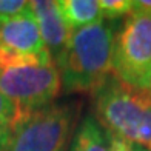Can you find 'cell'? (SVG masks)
<instances>
[{
  "label": "cell",
  "mask_w": 151,
  "mask_h": 151,
  "mask_svg": "<svg viewBox=\"0 0 151 151\" xmlns=\"http://www.w3.org/2000/svg\"><path fill=\"white\" fill-rule=\"evenodd\" d=\"M114 34L113 20L105 19L71 34L54 60L65 93L93 94L111 76Z\"/></svg>",
  "instance_id": "1"
},
{
  "label": "cell",
  "mask_w": 151,
  "mask_h": 151,
  "mask_svg": "<svg viewBox=\"0 0 151 151\" xmlns=\"http://www.w3.org/2000/svg\"><path fill=\"white\" fill-rule=\"evenodd\" d=\"M93 104L94 117L109 136L151 151V91L111 74L93 93Z\"/></svg>",
  "instance_id": "2"
},
{
  "label": "cell",
  "mask_w": 151,
  "mask_h": 151,
  "mask_svg": "<svg viewBox=\"0 0 151 151\" xmlns=\"http://www.w3.org/2000/svg\"><path fill=\"white\" fill-rule=\"evenodd\" d=\"M111 74L137 90H151V16L131 11L114 34Z\"/></svg>",
  "instance_id": "3"
},
{
  "label": "cell",
  "mask_w": 151,
  "mask_h": 151,
  "mask_svg": "<svg viewBox=\"0 0 151 151\" xmlns=\"http://www.w3.org/2000/svg\"><path fill=\"white\" fill-rule=\"evenodd\" d=\"M80 109L79 102L48 105L16 129L6 151H70Z\"/></svg>",
  "instance_id": "4"
},
{
  "label": "cell",
  "mask_w": 151,
  "mask_h": 151,
  "mask_svg": "<svg viewBox=\"0 0 151 151\" xmlns=\"http://www.w3.org/2000/svg\"><path fill=\"white\" fill-rule=\"evenodd\" d=\"M62 90L56 63L0 71V91L16 109L17 128L54 100Z\"/></svg>",
  "instance_id": "5"
},
{
  "label": "cell",
  "mask_w": 151,
  "mask_h": 151,
  "mask_svg": "<svg viewBox=\"0 0 151 151\" xmlns=\"http://www.w3.org/2000/svg\"><path fill=\"white\" fill-rule=\"evenodd\" d=\"M0 46L22 54H50L40 36L31 5L25 12L0 23Z\"/></svg>",
  "instance_id": "6"
},
{
  "label": "cell",
  "mask_w": 151,
  "mask_h": 151,
  "mask_svg": "<svg viewBox=\"0 0 151 151\" xmlns=\"http://www.w3.org/2000/svg\"><path fill=\"white\" fill-rule=\"evenodd\" d=\"M29 5L32 14L36 17V22L39 25V31L43 43L46 50L50 51L52 60H56V57L66 46L73 32L65 23L63 17H62L57 2L34 0V2H29Z\"/></svg>",
  "instance_id": "7"
},
{
  "label": "cell",
  "mask_w": 151,
  "mask_h": 151,
  "mask_svg": "<svg viewBox=\"0 0 151 151\" xmlns=\"http://www.w3.org/2000/svg\"><path fill=\"white\" fill-rule=\"evenodd\" d=\"M57 5L71 32L104 20L99 0H60Z\"/></svg>",
  "instance_id": "8"
},
{
  "label": "cell",
  "mask_w": 151,
  "mask_h": 151,
  "mask_svg": "<svg viewBox=\"0 0 151 151\" xmlns=\"http://www.w3.org/2000/svg\"><path fill=\"white\" fill-rule=\"evenodd\" d=\"M70 151H109L108 133L94 116L88 114L79 122Z\"/></svg>",
  "instance_id": "9"
},
{
  "label": "cell",
  "mask_w": 151,
  "mask_h": 151,
  "mask_svg": "<svg viewBox=\"0 0 151 151\" xmlns=\"http://www.w3.org/2000/svg\"><path fill=\"white\" fill-rule=\"evenodd\" d=\"M16 129V109L0 91V151H6Z\"/></svg>",
  "instance_id": "10"
},
{
  "label": "cell",
  "mask_w": 151,
  "mask_h": 151,
  "mask_svg": "<svg viewBox=\"0 0 151 151\" xmlns=\"http://www.w3.org/2000/svg\"><path fill=\"white\" fill-rule=\"evenodd\" d=\"M102 14L106 20H114L128 16L133 11V0H99Z\"/></svg>",
  "instance_id": "11"
},
{
  "label": "cell",
  "mask_w": 151,
  "mask_h": 151,
  "mask_svg": "<svg viewBox=\"0 0 151 151\" xmlns=\"http://www.w3.org/2000/svg\"><path fill=\"white\" fill-rule=\"evenodd\" d=\"M29 9V2L23 0H0V23Z\"/></svg>",
  "instance_id": "12"
},
{
  "label": "cell",
  "mask_w": 151,
  "mask_h": 151,
  "mask_svg": "<svg viewBox=\"0 0 151 151\" xmlns=\"http://www.w3.org/2000/svg\"><path fill=\"white\" fill-rule=\"evenodd\" d=\"M108 143H109V151H134V145L109 134H108Z\"/></svg>",
  "instance_id": "13"
},
{
  "label": "cell",
  "mask_w": 151,
  "mask_h": 151,
  "mask_svg": "<svg viewBox=\"0 0 151 151\" xmlns=\"http://www.w3.org/2000/svg\"><path fill=\"white\" fill-rule=\"evenodd\" d=\"M133 11L151 16V0H133Z\"/></svg>",
  "instance_id": "14"
},
{
  "label": "cell",
  "mask_w": 151,
  "mask_h": 151,
  "mask_svg": "<svg viewBox=\"0 0 151 151\" xmlns=\"http://www.w3.org/2000/svg\"><path fill=\"white\" fill-rule=\"evenodd\" d=\"M134 151H147V150H145V148H140V147H136V145H134Z\"/></svg>",
  "instance_id": "15"
},
{
  "label": "cell",
  "mask_w": 151,
  "mask_h": 151,
  "mask_svg": "<svg viewBox=\"0 0 151 151\" xmlns=\"http://www.w3.org/2000/svg\"><path fill=\"white\" fill-rule=\"evenodd\" d=\"M150 91H151V90H150Z\"/></svg>",
  "instance_id": "16"
}]
</instances>
